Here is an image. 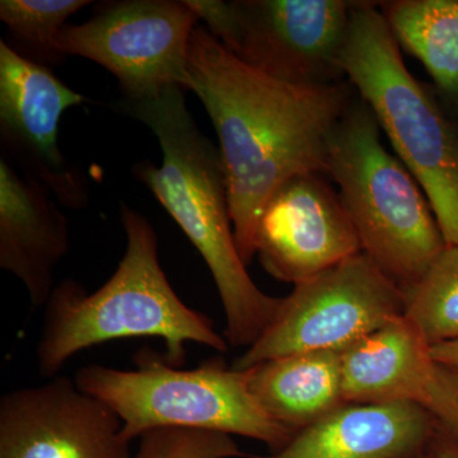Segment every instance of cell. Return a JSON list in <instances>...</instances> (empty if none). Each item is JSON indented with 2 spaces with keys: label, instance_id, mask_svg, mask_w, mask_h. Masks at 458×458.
<instances>
[{
  "label": "cell",
  "instance_id": "cell-11",
  "mask_svg": "<svg viewBox=\"0 0 458 458\" xmlns=\"http://www.w3.org/2000/svg\"><path fill=\"white\" fill-rule=\"evenodd\" d=\"M131 445L116 412L68 377L0 399V458H134Z\"/></svg>",
  "mask_w": 458,
  "mask_h": 458
},
{
  "label": "cell",
  "instance_id": "cell-12",
  "mask_svg": "<svg viewBox=\"0 0 458 458\" xmlns=\"http://www.w3.org/2000/svg\"><path fill=\"white\" fill-rule=\"evenodd\" d=\"M267 274L298 285L360 254L357 229L324 174H295L274 192L256 229Z\"/></svg>",
  "mask_w": 458,
  "mask_h": 458
},
{
  "label": "cell",
  "instance_id": "cell-8",
  "mask_svg": "<svg viewBox=\"0 0 458 458\" xmlns=\"http://www.w3.org/2000/svg\"><path fill=\"white\" fill-rule=\"evenodd\" d=\"M403 318V289L360 252L294 285L267 333L232 367L247 370L285 355L345 351Z\"/></svg>",
  "mask_w": 458,
  "mask_h": 458
},
{
  "label": "cell",
  "instance_id": "cell-7",
  "mask_svg": "<svg viewBox=\"0 0 458 458\" xmlns=\"http://www.w3.org/2000/svg\"><path fill=\"white\" fill-rule=\"evenodd\" d=\"M205 29L241 62L295 86L339 83L355 2L188 0Z\"/></svg>",
  "mask_w": 458,
  "mask_h": 458
},
{
  "label": "cell",
  "instance_id": "cell-19",
  "mask_svg": "<svg viewBox=\"0 0 458 458\" xmlns=\"http://www.w3.org/2000/svg\"><path fill=\"white\" fill-rule=\"evenodd\" d=\"M89 4V0H2L0 20L17 53L49 66L65 57L59 50V38L66 21Z\"/></svg>",
  "mask_w": 458,
  "mask_h": 458
},
{
  "label": "cell",
  "instance_id": "cell-1",
  "mask_svg": "<svg viewBox=\"0 0 458 458\" xmlns=\"http://www.w3.org/2000/svg\"><path fill=\"white\" fill-rule=\"evenodd\" d=\"M185 89L200 99L218 135L234 238L249 267L274 192L295 174H327L328 141L352 89L280 82L241 62L203 26L190 40Z\"/></svg>",
  "mask_w": 458,
  "mask_h": 458
},
{
  "label": "cell",
  "instance_id": "cell-2",
  "mask_svg": "<svg viewBox=\"0 0 458 458\" xmlns=\"http://www.w3.org/2000/svg\"><path fill=\"white\" fill-rule=\"evenodd\" d=\"M117 106L155 132L161 167L144 161L132 172L203 256L225 310L229 346L250 348L278 316L283 298L255 284L238 252L221 149L198 128L181 86Z\"/></svg>",
  "mask_w": 458,
  "mask_h": 458
},
{
  "label": "cell",
  "instance_id": "cell-21",
  "mask_svg": "<svg viewBox=\"0 0 458 458\" xmlns=\"http://www.w3.org/2000/svg\"><path fill=\"white\" fill-rule=\"evenodd\" d=\"M434 363V361H433ZM420 405L448 432L458 437V372L433 364Z\"/></svg>",
  "mask_w": 458,
  "mask_h": 458
},
{
  "label": "cell",
  "instance_id": "cell-6",
  "mask_svg": "<svg viewBox=\"0 0 458 458\" xmlns=\"http://www.w3.org/2000/svg\"><path fill=\"white\" fill-rule=\"evenodd\" d=\"M135 361V369L89 364L74 376L83 393L122 419L123 437L131 442L152 430L174 428L246 437L264 443L273 454L293 438L256 400L249 372L228 367L222 358L192 369L172 366L148 351Z\"/></svg>",
  "mask_w": 458,
  "mask_h": 458
},
{
  "label": "cell",
  "instance_id": "cell-13",
  "mask_svg": "<svg viewBox=\"0 0 458 458\" xmlns=\"http://www.w3.org/2000/svg\"><path fill=\"white\" fill-rule=\"evenodd\" d=\"M436 430L432 412L412 401L344 403L255 458H429Z\"/></svg>",
  "mask_w": 458,
  "mask_h": 458
},
{
  "label": "cell",
  "instance_id": "cell-18",
  "mask_svg": "<svg viewBox=\"0 0 458 458\" xmlns=\"http://www.w3.org/2000/svg\"><path fill=\"white\" fill-rule=\"evenodd\" d=\"M403 294L405 318L429 346L458 339V246L445 247L423 278Z\"/></svg>",
  "mask_w": 458,
  "mask_h": 458
},
{
  "label": "cell",
  "instance_id": "cell-4",
  "mask_svg": "<svg viewBox=\"0 0 458 458\" xmlns=\"http://www.w3.org/2000/svg\"><path fill=\"white\" fill-rule=\"evenodd\" d=\"M327 174L339 188L361 252L403 291L417 284L447 245L423 189L386 149L361 98H352L331 135Z\"/></svg>",
  "mask_w": 458,
  "mask_h": 458
},
{
  "label": "cell",
  "instance_id": "cell-9",
  "mask_svg": "<svg viewBox=\"0 0 458 458\" xmlns=\"http://www.w3.org/2000/svg\"><path fill=\"white\" fill-rule=\"evenodd\" d=\"M199 21L188 0L102 3L87 22L65 26L59 50L104 66L123 98L140 101L171 86L185 89L190 40Z\"/></svg>",
  "mask_w": 458,
  "mask_h": 458
},
{
  "label": "cell",
  "instance_id": "cell-10",
  "mask_svg": "<svg viewBox=\"0 0 458 458\" xmlns=\"http://www.w3.org/2000/svg\"><path fill=\"white\" fill-rule=\"evenodd\" d=\"M49 66L38 64L0 40V137L8 155L71 209L89 203V181L60 152L63 114L86 102Z\"/></svg>",
  "mask_w": 458,
  "mask_h": 458
},
{
  "label": "cell",
  "instance_id": "cell-15",
  "mask_svg": "<svg viewBox=\"0 0 458 458\" xmlns=\"http://www.w3.org/2000/svg\"><path fill=\"white\" fill-rule=\"evenodd\" d=\"M429 344L405 318L343 351L346 403H420L433 369Z\"/></svg>",
  "mask_w": 458,
  "mask_h": 458
},
{
  "label": "cell",
  "instance_id": "cell-17",
  "mask_svg": "<svg viewBox=\"0 0 458 458\" xmlns=\"http://www.w3.org/2000/svg\"><path fill=\"white\" fill-rule=\"evenodd\" d=\"M379 4L400 47L420 60L439 89L458 96V0Z\"/></svg>",
  "mask_w": 458,
  "mask_h": 458
},
{
  "label": "cell",
  "instance_id": "cell-20",
  "mask_svg": "<svg viewBox=\"0 0 458 458\" xmlns=\"http://www.w3.org/2000/svg\"><path fill=\"white\" fill-rule=\"evenodd\" d=\"M134 458H247L232 436L204 430L156 429L140 438Z\"/></svg>",
  "mask_w": 458,
  "mask_h": 458
},
{
  "label": "cell",
  "instance_id": "cell-5",
  "mask_svg": "<svg viewBox=\"0 0 458 458\" xmlns=\"http://www.w3.org/2000/svg\"><path fill=\"white\" fill-rule=\"evenodd\" d=\"M342 68L423 189L445 245L458 246V129L406 68L377 3H354Z\"/></svg>",
  "mask_w": 458,
  "mask_h": 458
},
{
  "label": "cell",
  "instance_id": "cell-23",
  "mask_svg": "<svg viewBox=\"0 0 458 458\" xmlns=\"http://www.w3.org/2000/svg\"><path fill=\"white\" fill-rule=\"evenodd\" d=\"M429 355L434 363L458 372V339L433 344Z\"/></svg>",
  "mask_w": 458,
  "mask_h": 458
},
{
  "label": "cell",
  "instance_id": "cell-16",
  "mask_svg": "<svg viewBox=\"0 0 458 458\" xmlns=\"http://www.w3.org/2000/svg\"><path fill=\"white\" fill-rule=\"evenodd\" d=\"M342 355L307 352L264 361L247 369L250 388L276 423L297 434L346 403Z\"/></svg>",
  "mask_w": 458,
  "mask_h": 458
},
{
  "label": "cell",
  "instance_id": "cell-14",
  "mask_svg": "<svg viewBox=\"0 0 458 458\" xmlns=\"http://www.w3.org/2000/svg\"><path fill=\"white\" fill-rule=\"evenodd\" d=\"M49 194L0 159V267L22 282L35 307L49 301L54 270L71 249L68 219Z\"/></svg>",
  "mask_w": 458,
  "mask_h": 458
},
{
  "label": "cell",
  "instance_id": "cell-22",
  "mask_svg": "<svg viewBox=\"0 0 458 458\" xmlns=\"http://www.w3.org/2000/svg\"><path fill=\"white\" fill-rule=\"evenodd\" d=\"M429 458H458V437L437 421Z\"/></svg>",
  "mask_w": 458,
  "mask_h": 458
},
{
  "label": "cell",
  "instance_id": "cell-3",
  "mask_svg": "<svg viewBox=\"0 0 458 458\" xmlns=\"http://www.w3.org/2000/svg\"><path fill=\"white\" fill-rule=\"evenodd\" d=\"M126 249L110 279L89 293L81 283L63 280L45 304L36 360L40 375L54 378L66 361L101 344L128 337L164 340L165 360L180 367L186 344L218 352L229 344L212 319L190 309L172 288L158 258V238L146 216L122 207Z\"/></svg>",
  "mask_w": 458,
  "mask_h": 458
}]
</instances>
